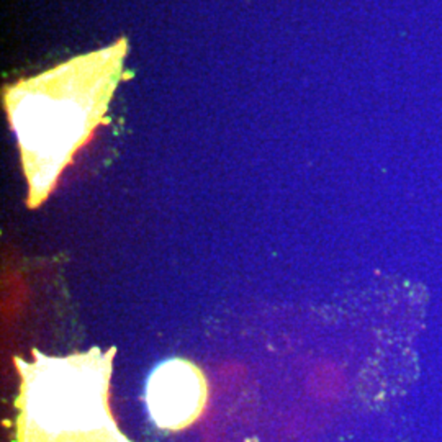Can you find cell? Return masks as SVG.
I'll use <instances>...</instances> for the list:
<instances>
[{
	"label": "cell",
	"instance_id": "cell-1",
	"mask_svg": "<svg viewBox=\"0 0 442 442\" xmlns=\"http://www.w3.org/2000/svg\"><path fill=\"white\" fill-rule=\"evenodd\" d=\"M128 40L80 54L4 88L9 123L17 136L28 182V208H38L76 152L88 143L124 72Z\"/></svg>",
	"mask_w": 442,
	"mask_h": 442
},
{
	"label": "cell",
	"instance_id": "cell-2",
	"mask_svg": "<svg viewBox=\"0 0 442 442\" xmlns=\"http://www.w3.org/2000/svg\"><path fill=\"white\" fill-rule=\"evenodd\" d=\"M116 349L92 348L64 357L31 351L15 357L20 377L13 442H131L108 406Z\"/></svg>",
	"mask_w": 442,
	"mask_h": 442
},
{
	"label": "cell",
	"instance_id": "cell-3",
	"mask_svg": "<svg viewBox=\"0 0 442 442\" xmlns=\"http://www.w3.org/2000/svg\"><path fill=\"white\" fill-rule=\"evenodd\" d=\"M146 403L152 421L162 429H183L203 413L206 382L195 364L171 359L157 365L146 385Z\"/></svg>",
	"mask_w": 442,
	"mask_h": 442
}]
</instances>
